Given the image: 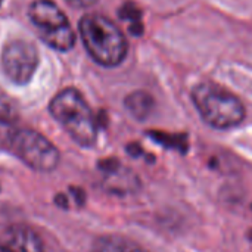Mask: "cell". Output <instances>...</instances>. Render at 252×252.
Returning <instances> with one entry per match:
<instances>
[{
    "instance_id": "cell-8",
    "label": "cell",
    "mask_w": 252,
    "mask_h": 252,
    "mask_svg": "<svg viewBox=\"0 0 252 252\" xmlns=\"http://www.w3.org/2000/svg\"><path fill=\"white\" fill-rule=\"evenodd\" d=\"M92 252H148L139 244L117 235L100 236L94 241Z\"/></svg>"
},
{
    "instance_id": "cell-14",
    "label": "cell",
    "mask_w": 252,
    "mask_h": 252,
    "mask_svg": "<svg viewBox=\"0 0 252 252\" xmlns=\"http://www.w3.org/2000/svg\"><path fill=\"white\" fill-rule=\"evenodd\" d=\"M0 1H1V0H0Z\"/></svg>"
},
{
    "instance_id": "cell-1",
    "label": "cell",
    "mask_w": 252,
    "mask_h": 252,
    "mask_svg": "<svg viewBox=\"0 0 252 252\" xmlns=\"http://www.w3.org/2000/svg\"><path fill=\"white\" fill-rule=\"evenodd\" d=\"M49 112L81 148H92L96 143V117L84 96L77 89L66 87L56 93L49 103Z\"/></svg>"
},
{
    "instance_id": "cell-7",
    "label": "cell",
    "mask_w": 252,
    "mask_h": 252,
    "mask_svg": "<svg viewBox=\"0 0 252 252\" xmlns=\"http://www.w3.org/2000/svg\"><path fill=\"white\" fill-rule=\"evenodd\" d=\"M0 252H44V245L34 229L12 224L0 232Z\"/></svg>"
},
{
    "instance_id": "cell-11",
    "label": "cell",
    "mask_w": 252,
    "mask_h": 252,
    "mask_svg": "<svg viewBox=\"0 0 252 252\" xmlns=\"http://www.w3.org/2000/svg\"><path fill=\"white\" fill-rule=\"evenodd\" d=\"M155 142H159L161 145H164L165 148H173V149H179L180 152H185L188 148L186 143V137L185 136H170V134H164V133H155L152 131L149 134Z\"/></svg>"
},
{
    "instance_id": "cell-9",
    "label": "cell",
    "mask_w": 252,
    "mask_h": 252,
    "mask_svg": "<svg viewBox=\"0 0 252 252\" xmlns=\"http://www.w3.org/2000/svg\"><path fill=\"white\" fill-rule=\"evenodd\" d=\"M124 105H126L127 111L131 114V117H134L139 121H143L152 114V111L155 108V100L149 93L139 90V92L130 93L126 97Z\"/></svg>"
},
{
    "instance_id": "cell-13",
    "label": "cell",
    "mask_w": 252,
    "mask_h": 252,
    "mask_svg": "<svg viewBox=\"0 0 252 252\" xmlns=\"http://www.w3.org/2000/svg\"><path fill=\"white\" fill-rule=\"evenodd\" d=\"M74 7H90L97 3V0H66Z\"/></svg>"
},
{
    "instance_id": "cell-12",
    "label": "cell",
    "mask_w": 252,
    "mask_h": 252,
    "mask_svg": "<svg viewBox=\"0 0 252 252\" xmlns=\"http://www.w3.org/2000/svg\"><path fill=\"white\" fill-rule=\"evenodd\" d=\"M12 117H13L12 106L0 97V121H6V124H9Z\"/></svg>"
},
{
    "instance_id": "cell-5",
    "label": "cell",
    "mask_w": 252,
    "mask_h": 252,
    "mask_svg": "<svg viewBox=\"0 0 252 252\" xmlns=\"http://www.w3.org/2000/svg\"><path fill=\"white\" fill-rule=\"evenodd\" d=\"M28 16L40 38L55 50L66 52L75 43V34L66 15L52 0H35L30 4Z\"/></svg>"
},
{
    "instance_id": "cell-4",
    "label": "cell",
    "mask_w": 252,
    "mask_h": 252,
    "mask_svg": "<svg viewBox=\"0 0 252 252\" xmlns=\"http://www.w3.org/2000/svg\"><path fill=\"white\" fill-rule=\"evenodd\" d=\"M192 100L202 120L219 130L239 126L245 120V106L238 96L214 83H201L192 90Z\"/></svg>"
},
{
    "instance_id": "cell-3",
    "label": "cell",
    "mask_w": 252,
    "mask_h": 252,
    "mask_svg": "<svg viewBox=\"0 0 252 252\" xmlns=\"http://www.w3.org/2000/svg\"><path fill=\"white\" fill-rule=\"evenodd\" d=\"M0 148H4L27 167L38 173H52L61 162V152L41 133L31 128L0 131Z\"/></svg>"
},
{
    "instance_id": "cell-6",
    "label": "cell",
    "mask_w": 252,
    "mask_h": 252,
    "mask_svg": "<svg viewBox=\"0 0 252 252\" xmlns=\"http://www.w3.org/2000/svg\"><path fill=\"white\" fill-rule=\"evenodd\" d=\"M38 66V50L28 40H12L1 52V68L4 75L18 86L28 84Z\"/></svg>"
},
{
    "instance_id": "cell-2",
    "label": "cell",
    "mask_w": 252,
    "mask_h": 252,
    "mask_svg": "<svg viewBox=\"0 0 252 252\" xmlns=\"http://www.w3.org/2000/svg\"><path fill=\"white\" fill-rule=\"evenodd\" d=\"M78 30L84 47L94 62L112 68L124 61L128 50L127 38L109 18L87 13L80 19Z\"/></svg>"
},
{
    "instance_id": "cell-10",
    "label": "cell",
    "mask_w": 252,
    "mask_h": 252,
    "mask_svg": "<svg viewBox=\"0 0 252 252\" xmlns=\"http://www.w3.org/2000/svg\"><path fill=\"white\" fill-rule=\"evenodd\" d=\"M120 16L126 21H130V31L136 35H140V32L143 31V25L140 22V12L136 6H133L131 3H127L124 7H121Z\"/></svg>"
}]
</instances>
